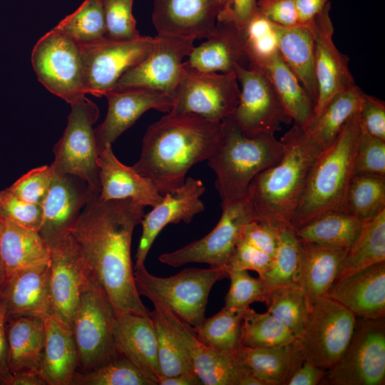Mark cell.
Instances as JSON below:
<instances>
[{"label":"cell","instance_id":"obj_18","mask_svg":"<svg viewBox=\"0 0 385 385\" xmlns=\"http://www.w3.org/2000/svg\"><path fill=\"white\" fill-rule=\"evenodd\" d=\"M48 265V314L72 329L81 294L90 277L71 234L51 247Z\"/></svg>","mask_w":385,"mask_h":385},{"label":"cell","instance_id":"obj_39","mask_svg":"<svg viewBox=\"0 0 385 385\" xmlns=\"http://www.w3.org/2000/svg\"><path fill=\"white\" fill-rule=\"evenodd\" d=\"M340 209L363 222L385 210V176L354 174Z\"/></svg>","mask_w":385,"mask_h":385},{"label":"cell","instance_id":"obj_29","mask_svg":"<svg viewBox=\"0 0 385 385\" xmlns=\"http://www.w3.org/2000/svg\"><path fill=\"white\" fill-rule=\"evenodd\" d=\"M42 317L45 341L40 376L46 385H71L78 361L72 329L48 313Z\"/></svg>","mask_w":385,"mask_h":385},{"label":"cell","instance_id":"obj_28","mask_svg":"<svg viewBox=\"0 0 385 385\" xmlns=\"http://www.w3.org/2000/svg\"><path fill=\"white\" fill-rule=\"evenodd\" d=\"M48 262L9 275L0 294L6 318L48 313Z\"/></svg>","mask_w":385,"mask_h":385},{"label":"cell","instance_id":"obj_33","mask_svg":"<svg viewBox=\"0 0 385 385\" xmlns=\"http://www.w3.org/2000/svg\"><path fill=\"white\" fill-rule=\"evenodd\" d=\"M249 69L257 70L266 75L294 125L303 128L309 126L314 118L315 103L278 51Z\"/></svg>","mask_w":385,"mask_h":385},{"label":"cell","instance_id":"obj_27","mask_svg":"<svg viewBox=\"0 0 385 385\" xmlns=\"http://www.w3.org/2000/svg\"><path fill=\"white\" fill-rule=\"evenodd\" d=\"M98 166L101 199H132L152 207L163 200V195L148 178L118 160L112 145H107L99 154Z\"/></svg>","mask_w":385,"mask_h":385},{"label":"cell","instance_id":"obj_48","mask_svg":"<svg viewBox=\"0 0 385 385\" xmlns=\"http://www.w3.org/2000/svg\"><path fill=\"white\" fill-rule=\"evenodd\" d=\"M134 0H102L106 23L105 38L130 41L140 36L132 9Z\"/></svg>","mask_w":385,"mask_h":385},{"label":"cell","instance_id":"obj_15","mask_svg":"<svg viewBox=\"0 0 385 385\" xmlns=\"http://www.w3.org/2000/svg\"><path fill=\"white\" fill-rule=\"evenodd\" d=\"M141 295L151 301L154 309L181 345L203 384L240 385L247 370L237 359L235 351L225 352L212 348L198 337L192 326L155 296L148 292Z\"/></svg>","mask_w":385,"mask_h":385},{"label":"cell","instance_id":"obj_60","mask_svg":"<svg viewBox=\"0 0 385 385\" xmlns=\"http://www.w3.org/2000/svg\"><path fill=\"white\" fill-rule=\"evenodd\" d=\"M299 25L312 24L331 0H294Z\"/></svg>","mask_w":385,"mask_h":385},{"label":"cell","instance_id":"obj_50","mask_svg":"<svg viewBox=\"0 0 385 385\" xmlns=\"http://www.w3.org/2000/svg\"><path fill=\"white\" fill-rule=\"evenodd\" d=\"M385 176V140L371 135L360 125L354 166V174Z\"/></svg>","mask_w":385,"mask_h":385},{"label":"cell","instance_id":"obj_54","mask_svg":"<svg viewBox=\"0 0 385 385\" xmlns=\"http://www.w3.org/2000/svg\"><path fill=\"white\" fill-rule=\"evenodd\" d=\"M239 238L272 257L279 244V230L254 220L244 225Z\"/></svg>","mask_w":385,"mask_h":385},{"label":"cell","instance_id":"obj_38","mask_svg":"<svg viewBox=\"0 0 385 385\" xmlns=\"http://www.w3.org/2000/svg\"><path fill=\"white\" fill-rule=\"evenodd\" d=\"M385 261V210L364 222L342 261L337 278Z\"/></svg>","mask_w":385,"mask_h":385},{"label":"cell","instance_id":"obj_2","mask_svg":"<svg viewBox=\"0 0 385 385\" xmlns=\"http://www.w3.org/2000/svg\"><path fill=\"white\" fill-rule=\"evenodd\" d=\"M222 135V122L168 113L147 128L140 158L132 168L162 195L172 193L184 184L192 166L208 159Z\"/></svg>","mask_w":385,"mask_h":385},{"label":"cell","instance_id":"obj_58","mask_svg":"<svg viewBox=\"0 0 385 385\" xmlns=\"http://www.w3.org/2000/svg\"><path fill=\"white\" fill-rule=\"evenodd\" d=\"M327 371L322 369L308 361L303 360L294 371L287 385H317L320 384Z\"/></svg>","mask_w":385,"mask_h":385},{"label":"cell","instance_id":"obj_20","mask_svg":"<svg viewBox=\"0 0 385 385\" xmlns=\"http://www.w3.org/2000/svg\"><path fill=\"white\" fill-rule=\"evenodd\" d=\"M330 10L331 2L313 23L314 71L318 87L314 118L335 94L355 86L349 68V58L338 50L333 41L334 29Z\"/></svg>","mask_w":385,"mask_h":385},{"label":"cell","instance_id":"obj_46","mask_svg":"<svg viewBox=\"0 0 385 385\" xmlns=\"http://www.w3.org/2000/svg\"><path fill=\"white\" fill-rule=\"evenodd\" d=\"M158 339V358L161 376H172L194 371L181 345L154 309L150 312Z\"/></svg>","mask_w":385,"mask_h":385},{"label":"cell","instance_id":"obj_1","mask_svg":"<svg viewBox=\"0 0 385 385\" xmlns=\"http://www.w3.org/2000/svg\"><path fill=\"white\" fill-rule=\"evenodd\" d=\"M132 199L103 200L96 195L71 230L91 280L103 288L116 314L150 316L134 282L131 241L144 216Z\"/></svg>","mask_w":385,"mask_h":385},{"label":"cell","instance_id":"obj_62","mask_svg":"<svg viewBox=\"0 0 385 385\" xmlns=\"http://www.w3.org/2000/svg\"><path fill=\"white\" fill-rule=\"evenodd\" d=\"M11 385H46V384L39 375L24 374L13 376Z\"/></svg>","mask_w":385,"mask_h":385},{"label":"cell","instance_id":"obj_6","mask_svg":"<svg viewBox=\"0 0 385 385\" xmlns=\"http://www.w3.org/2000/svg\"><path fill=\"white\" fill-rule=\"evenodd\" d=\"M135 268L134 282L139 295L150 293L192 327L200 326L205 319L213 285L227 277L225 269L211 267L187 268L168 277L150 274L145 265Z\"/></svg>","mask_w":385,"mask_h":385},{"label":"cell","instance_id":"obj_30","mask_svg":"<svg viewBox=\"0 0 385 385\" xmlns=\"http://www.w3.org/2000/svg\"><path fill=\"white\" fill-rule=\"evenodd\" d=\"M5 328L9 366L11 374H32L40 376L45 341L43 317H8L6 318Z\"/></svg>","mask_w":385,"mask_h":385},{"label":"cell","instance_id":"obj_52","mask_svg":"<svg viewBox=\"0 0 385 385\" xmlns=\"http://www.w3.org/2000/svg\"><path fill=\"white\" fill-rule=\"evenodd\" d=\"M53 175L51 165L40 166L31 169L6 189L26 202L42 205L48 192Z\"/></svg>","mask_w":385,"mask_h":385},{"label":"cell","instance_id":"obj_14","mask_svg":"<svg viewBox=\"0 0 385 385\" xmlns=\"http://www.w3.org/2000/svg\"><path fill=\"white\" fill-rule=\"evenodd\" d=\"M154 42L155 37L140 36L130 41L104 38L79 45L86 93L101 97L113 90L126 71L147 57Z\"/></svg>","mask_w":385,"mask_h":385},{"label":"cell","instance_id":"obj_19","mask_svg":"<svg viewBox=\"0 0 385 385\" xmlns=\"http://www.w3.org/2000/svg\"><path fill=\"white\" fill-rule=\"evenodd\" d=\"M98 193L74 175L53 173L41 205L43 217L39 230L50 248L70 235L84 207Z\"/></svg>","mask_w":385,"mask_h":385},{"label":"cell","instance_id":"obj_22","mask_svg":"<svg viewBox=\"0 0 385 385\" xmlns=\"http://www.w3.org/2000/svg\"><path fill=\"white\" fill-rule=\"evenodd\" d=\"M227 0H153L152 21L158 34L207 38Z\"/></svg>","mask_w":385,"mask_h":385},{"label":"cell","instance_id":"obj_13","mask_svg":"<svg viewBox=\"0 0 385 385\" xmlns=\"http://www.w3.org/2000/svg\"><path fill=\"white\" fill-rule=\"evenodd\" d=\"M254 220L247 195L222 206V215L217 224L205 237L175 251L163 253L158 260L174 267L197 262L225 270L242 227Z\"/></svg>","mask_w":385,"mask_h":385},{"label":"cell","instance_id":"obj_31","mask_svg":"<svg viewBox=\"0 0 385 385\" xmlns=\"http://www.w3.org/2000/svg\"><path fill=\"white\" fill-rule=\"evenodd\" d=\"M299 243L297 283L304 290L312 307L317 300L325 297L337 279L348 248L332 247L301 240Z\"/></svg>","mask_w":385,"mask_h":385},{"label":"cell","instance_id":"obj_56","mask_svg":"<svg viewBox=\"0 0 385 385\" xmlns=\"http://www.w3.org/2000/svg\"><path fill=\"white\" fill-rule=\"evenodd\" d=\"M257 11L270 23L281 27L299 25L294 0H258Z\"/></svg>","mask_w":385,"mask_h":385},{"label":"cell","instance_id":"obj_47","mask_svg":"<svg viewBox=\"0 0 385 385\" xmlns=\"http://www.w3.org/2000/svg\"><path fill=\"white\" fill-rule=\"evenodd\" d=\"M227 277L230 286L225 298V307L240 309L255 302L268 303L271 293L260 277L250 276L247 270H230Z\"/></svg>","mask_w":385,"mask_h":385},{"label":"cell","instance_id":"obj_21","mask_svg":"<svg viewBox=\"0 0 385 385\" xmlns=\"http://www.w3.org/2000/svg\"><path fill=\"white\" fill-rule=\"evenodd\" d=\"M105 96L108 103L107 114L103 122L94 128L98 154L147 111L155 109L168 113L174 104L172 96L148 88L113 89Z\"/></svg>","mask_w":385,"mask_h":385},{"label":"cell","instance_id":"obj_37","mask_svg":"<svg viewBox=\"0 0 385 385\" xmlns=\"http://www.w3.org/2000/svg\"><path fill=\"white\" fill-rule=\"evenodd\" d=\"M362 93L356 85L337 93L304 128L322 151L336 140L347 120L359 111Z\"/></svg>","mask_w":385,"mask_h":385},{"label":"cell","instance_id":"obj_25","mask_svg":"<svg viewBox=\"0 0 385 385\" xmlns=\"http://www.w3.org/2000/svg\"><path fill=\"white\" fill-rule=\"evenodd\" d=\"M113 334L118 352L157 384L161 376L158 358V339L150 316L116 314Z\"/></svg>","mask_w":385,"mask_h":385},{"label":"cell","instance_id":"obj_7","mask_svg":"<svg viewBox=\"0 0 385 385\" xmlns=\"http://www.w3.org/2000/svg\"><path fill=\"white\" fill-rule=\"evenodd\" d=\"M115 315L105 291L90 279L81 294L72 325L78 351L76 372L92 371L120 354L113 334Z\"/></svg>","mask_w":385,"mask_h":385},{"label":"cell","instance_id":"obj_4","mask_svg":"<svg viewBox=\"0 0 385 385\" xmlns=\"http://www.w3.org/2000/svg\"><path fill=\"white\" fill-rule=\"evenodd\" d=\"M221 140L208 158L207 164L216 174L215 188L221 207L245 197L254 178L277 164L284 146L274 135H245L232 116L222 121Z\"/></svg>","mask_w":385,"mask_h":385},{"label":"cell","instance_id":"obj_32","mask_svg":"<svg viewBox=\"0 0 385 385\" xmlns=\"http://www.w3.org/2000/svg\"><path fill=\"white\" fill-rule=\"evenodd\" d=\"M313 23L289 28L272 24L281 57L316 104L318 87L314 71Z\"/></svg>","mask_w":385,"mask_h":385},{"label":"cell","instance_id":"obj_49","mask_svg":"<svg viewBox=\"0 0 385 385\" xmlns=\"http://www.w3.org/2000/svg\"><path fill=\"white\" fill-rule=\"evenodd\" d=\"M245 48L251 68L278 51L272 24L257 11L245 31Z\"/></svg>","mask_w":385,"mask_h":385},{"label":"cell","instance_id":"obj_5","mask_svg":"<svg viewBox=\"0 0 385 385\" xmlns=\"http://www.w3.org/2000/svg\"><path fill=\"white\" fill-rule=\"evenodd\" d=\"M359 133L357 111L347 120L336 140L317 155L291 222L292 229L326 212L340 209L353 175Z\"/></svg>","mask_w":385,"mask_h":385},{"label":"cell","instance_id":"obj_24","mask_svg":"<svg viewBox=\"0 0 385 385\" xmlns=\"http://www.w3.org/2000/svg\"><path fill=\"white\" fill-rule=\"evenodd\" d=\"M325 297L339 302L356 317L385 316V261L335 279Z\"/></svg>","mask_w":385,"mask_h":385},{"label":"cell","instance_id":"obj_9","mask_svg":"<svg viewBox=\"0 0 385 385\" xmlns=\"http://www.w3.org/2000/svg\"><path fill=\"white\" fill-rule=\"evenodd\" d=\"M356 317L327 297L311 307L302 335L296 339L304 360L329 371L342 358L351 339Z\"/></svg>","mask_w":385,"mask_h":385},{"label":"cell","instance_id":"obj_40","mask_svg":"<svg viewBox=\"0 0 385 385\" xmlns=\"http://www.w3.org/2000/svg\"><path fill=\"white\" fill-rule=\"evenodd\" d=\"M295 340L289 329L267 311L259 313L250 307L245 309L240 345L268 348L289 344Z\"/></svg>","mask_w":385,"mask_h":385},{"label":"cell","instance_id":"obj_34","mask_svg":"<svg viewBox=\"0 0 385 385\" xmlns=\"http://www.w3.org/2000/svg\"><path fill=\"white\" fill-rule=\"evenodd\" d=\"M50 252L39 232L0 217V254L6 278L16 271L48 262Z\"/></svg>","mask_w":385,"mask_h":385},{"label":"cell","instance_id":"obj_11","mask_svg":"<svg viewBox=\"0 0 385 385\" xmlns=\"http://www.w3.org/2000/svg\"><path fill=\"white\" fill-rule=\"evenodd\" d=\"M31 63L39 82L71 104L86 94L80 46L53 29L35 44Z\"/></svg>","mask_w":385,"mask_h":385},{"label":"cell","instance_id":"obj_61","mask_svg":"<svg viewBox=\"0 0 385 385\" xmlns=\"http://www.w3.org/2000/svg\"><path fill=\"white\" fill-rule=\"evenodd\" d=\"M158 385H201V379L195 371L183 372L172 376H160Z\"/></svg>","mask_w":385,"mask_h":385},{"label":"cell","instance_id":"obj_23","mask_svg":"<svg viewBox=\"0 0 385 385\" xmlns=\"http://www.w3.org/2000/svg\"><path fill=\"white\" fill-rule=\"evenodd\" d=\"M205 188L201 180L185 179L184 184L172 193L163 195V200L144 215L140 222L142 233L135 255V265H144L156 237L168 224L189 223L195 215L204 211L200 200Z\"/></svg>","mask_w":385,"mask_h":385},{"label":"cell","instance_id":"obj_3","mask_svg":"<svg viewBox=\"0 0 385 385\" xmlns=\"http://www.w3.org/2000/svg\"><path fill=\"white\" fill-rule=\"evenodd\" d=\"M280 140L282 158L257 174L247 191L255 220L279 230L292 228L308 175L322 151L306 130L295 125Z\"/></svg>","mask_w":385,"mask_h":385},{"label":"cell","instance_id":"obj_59","mask_svg":"<svg viewBox=\"0 0 385 385\" xmlns=\"http://www.w3.org/2000/svg\"><path fill=\"white\" fill-rule=\"evenodd\" d=\"M6 310L0 298V385H11L13 375L9 366L8 344L6 334Z\"/></svg>","mask_w":385,"mask_h":385},{"label":"cell","instance_id":"obj_41","mask_svg":"<svg viewBox=\"0 0 385 385\" xmlns=\"http://www.w3.org/2000/svg\"><path fill=\"white\" fill-rule=\"evenodd\" d=\"M245 310L224 307L212 317L205 318L200 326L192 328L198 337L212 348L235 352L240 346Z\"/></svg>","mask_w":385,"mask_h":385},{"label":"cell","instance_id":"obj_17","mask_svg":"<svg viewBox=\"0 0 385 385\" xmlns=\"http://www.w3.org/2000/svg\"><path fill=\"white\" fill-rule=\"evenodd\" d=\"M195 39L158 34L147 57L126 71L113 89L148 88L173 96L182 78L183 59L194 48Z\"/></svg>","mask_w":385,"mask_h":385},{"label":"cell","instance_id":"obj_44","mask_svg":"<svg viewBox=\"0 0 385 385\" xmlns=\"http://www.w3.org/2000/svg\"><path fill=\"white\" fill-rule=\"evenodd\" d=\"M267 307V312L283 323L296 339L302 335L311 306L299 285L296 284L272 291Z\"/></svg>","mask_w":385,"mask_h":385},{"label":"cell","instance_id":"obj_8","mask_svg":"<svg viewBox=\"0 0 385 385\" xmlns=\"http://www.w3.org/2000/svg\"><path fill=\"white\" fill-rule=\"evenodd\" d=\"M71 106L66 128L54 145V160L50 165L54 174L74 175L99 192V154L93 127L99 109L86 96Z\"/></svg>","mask_w":385,"mask_h":385},{"label":"cell","instance_id":"obj_16","mask_svg":"<svg viewBox=\"0 0 385 385\" xmlns=\"http://www.w3.org/2000/svg\"><path fill=\"white\" fill-rule=\"evenodd\" d=\"M234 73L241 89L238 104L231 116L245 135H274L282 124L292 121L265 73L240 67Z\"/></svg>","mask_w":385,"mask_h":385},{"label":"cell","instance_id":"obj_43","mask_svg":"<svg viewBox=\"0 0 385 385\" xmlns=\"http://www.w3.org/2000/svg\"><path fill=\"white\" fill-rule=\"evenodd\" d=\"M78 45L90 44L106 36L102 0H84L72 14L54 28Z\"/></svg>","mask_w":385,"mask_h":385},{"label":"cell","instance_id":"obj_57","mask_svg":"<svg viewBox=\"0 0 385 385\" xmlns=\"http://www.w3.org/2000/svg\"><path fill=\"white\" fill-rule=\"evenodd\" d=\"M257 14V0H227L217 21L232 23L244 31Z\"/></svg>","mask_w":385,"mask_h":385},{"label":"cell","instance_id":"obj_53","mask_svg":"<svg viewBox=\"0 0 385 385\" xmlns=\"http://www.w3.org/2000/svg\"><path fill=\"white\" fill-rule=\"evenodd\" d=\"M272 257L238 238L234 250L225 267V271L252 270L259 276L271 266Z\"/></svg>","mask_w":385,"mask_h":385},{"label":"cell","instance_id":"obj_26","mask_svg":"<svg viewBox=\"0 0 385 385\" xmlns=\"http://www.w3.org/2000/svg\"><path fill=\"white\" fill-rule=\"evenodd\" d=\"M207 40L194 47L185 63L205 72L234 73L237 67L249 69L245 32L232 23L217 21Z\"/></svg>","mask_w":385,"mask_h":385},{"label":"cell","instance_id":"obj_10","mask_svg":"<svg viewBox=\"0 0 385 385\" xmlns=\"http://www.w3.org/2000/svg\"><path fill=\"white\" fill-rule=\"evenodd\" d=\"M385 320L356 317L349 344L320 384L384 385Z\"/></svg>","mask_w":385,"mask_h":385},{"label":"cell","instance_id":"obj_55","mask_svg":"<svg viewBox=\"0 0 385 385\" xmlns=\"http://www.w3.org/2000/svg\"><path fill=\"white\" fill-rule=\"evenodd\" d=\"M358 113L361 126L371 135L385 140L384 101L363 92Z\"/></svg>","mask_w":385,"mask_h":385},{"label":"cell","instance_id":"obj_12","mask_svg":"<svg viewBox=\"0 0 385 385\" xmlns=\"http://www.w3.org/2000/svg\"><path fill=\"white\" fill-rule=\"evenodd\" d=\"M183 67L169 113L195 114L215 122H222L233 114L240 96L235 73L201 71L185 61Z\"/></svg>","mask_w":385,"mask_h":385},{"label":"cell","instance_id":"obj_36","mask_svg":"<svg viewBox=\"0 0 385 385\" xmlns=\"http://www.w3.org/2000/svg\"><path fill=\"white\" fill-rule=\"evenodd\" d=\"M363 222L342 209L326 212L294 229L297 238L324 246L349 248Z\"/></svg>","mask_w":385,"mask_h":385},{"label":"cell","instance_id":"obj_42","mask_svg":"<svg viewBox=\"0 0 385 385\" xmlns=\"http://www.w3.org/2000/svg\"><path fill=\"white\" fill-rule=\"evenodd\" d=\"M300 257V243L292 228L279 230V241L270 268L259 277L270 293L296 284Z\"/></svg>","mask_w":385,"mask_h":385},{"label":"cell","instance_id":"obj_35","mask_svg":"<svg viewBox=\"0 0 385 385\" xmlns=\"http://www.w3.org/2000/svg\"><path fill=\"white\" fill-rule=\"evenodd\" d=\"M238 361L267 385H287L304 359L296 340L291 344L268 348L240 345L235 351Z\"/></svg>","mask_w":385,"mask_h":385},{"label":"cell","instance_id":"obj_51","mask_svg":"<svg viewBox=\"0 0 385 385\" xmlns=\"http://www.w3.org/2000/svg\"><path fill=\"white\" fill-rule=\"evenodd\" d=\"M0 217L39 232L43 222V208L41 205L26 202L5 189L0 192Z\"/></svg>","mask_w":385,"mask_h":385},{"label":"cell","instance_id":"obj_63","mask_svg":"<svg viewBox=\"0 0 385 385\" xmlns=\"http://www.w3.org/2000/svg\"><path fill=\"white\" fill-rule=\"evenodd\" d=\"M6 280V274L0 254V294Z\"/></svg>","mask_w":385,"mask_h":385},{"label":"cell","instance_id":"obj_45","mask_svg":"<svg viewBox=\"0 0 385 385\" xmlns=\"http://www.w3.org/2000/svg\"><path fill=\"white\" fill-rule=\"evenodd\" d=\"M71 385H158L122 354L86 373L76 372Z\"/></svg>","mask_w":385,"mask_h":385}]
</instances>
